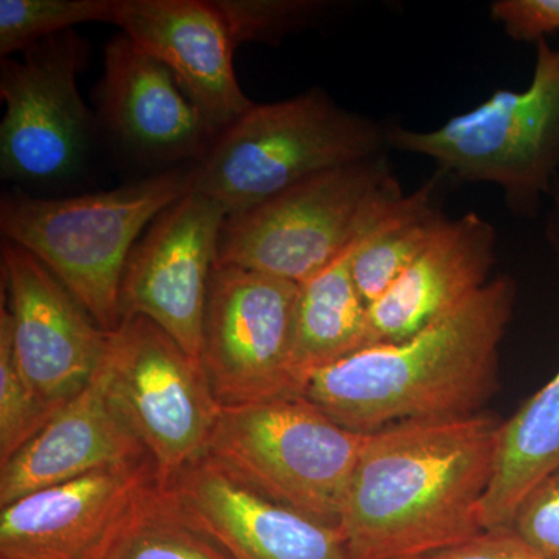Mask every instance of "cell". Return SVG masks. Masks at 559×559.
<instances>
[{"mask_svg": "<svg viewBox=\"0 0 559 559\" xmlns=\"http://www.w3.org/2000/svg\"><path fill=\"white\" fill-rule=\"evenodd\" d=\"M503 419H409L367 433L342 507L352 559H415L485 532Z\"/></svg>", "mask_w": 559, "mask_h": 559, "instance_id": "6da1fadb", "label": "cell"}, {"mask_svg": "<svg viewBox=\"0 0 559 559\" xmlns=\"http://www.w3.org/2000/svg\"><path fill=\"white\" fill-rule=\"evenodd\" d=\"M514 300L513 280H489L414 336L369 345L311 371L299 396L362 433L409 419L477 414L498 390L499 347Z\"/></svg>", "mask_w": 559, "mask_h": 559, "instance_id": "7a4b0ae2", "label": "cell"}, {"mask_svg": "<svg viewBox=\"0 0 559 559\" xmlns=\"http://www.w3.org/2000/svg\"><path fill=\"white\" fill-rule=\"evenodd\" d=\"M194 167L80 197L3 194L0 231L49 267L98 326L114 333L121 325L120 286L131 250L165 209L193 191Z\"/></svg>", "mask_w": 559, "mask_h": 559, "instance_id": "3957f363", "label": "cell"}, {"mask_svg": "<svg viewBox=\"0 0 559 559\" xmlns=\"http://www.w3.org/2000/svg\"><path fill=\"white\" fill-rule=\"evenodd\" d=\"M388 130L349 112L326 92L253 105L221 132L194 167L193 191L227 216L245 212L307 179L384 156Z\"/></svg>", "mask_w": 559, "mask_h": 559, "instance_id": "277c9868", "label": "cell"}, {"mask_svg": "<svg viewBox=\"0 0 559 559\" xmlns=\"http://www.w3.org/2000/svg\"><path fill=\"white\" fill-rule=\"evenodd\" d=\"M404 197L384 156L322 173L227 216L216 264L300 285L344 255Z\"/></svg>", "mask_w": 559, "mask_h": 559, "instance_id": "5b68a950", "label": "cell"}, {"mask_svg": "<svg viewBox=\"0 0 559 559\" xmlns=\"http://www.w3.org/2000/svg\"><path fill=\"white\" fill-rule=\"evenodd\" d=\"M388 145L436 162L463 182L492 183L516 212H532L559 178V49L536 43L525 91H498L432 131L388 130Z\"/></svg>", "mask_w": 559, "mask_h": 559, "instance_id": "8992f818", "label": "cell"}, {"mask_svg": "<svg viewBox=\"0 0 559 559\" xmlns=\"http://www.w3.org/2000/svg\"><path fill=\"white\" fill-rule=\"evenodd\" d=\"M366 437L304 396H285L221 407L207 457L266 498L337 528Z\"/></svg>", "mask_w": 559, "mask_h": 559, "instance_id": "52a82bcc", "label": "cell"}, {"mask_svg": "<svg viewBox=\"0 0 559 559\" xmlns=\"http://www.w3.org/2000/svg\"><path fill=\"white\" fill-rule=\"evenodd\" d=\"M110 399L145 447L160 484L209 455L221 406L201 362L156 323L127 319L110 333L103 360Z\"/></svg>", "mask_w": 559, "mask_h": 559, "instance_id": "ba28073f", "label": "cell"}, {"mask_svg": "<svg viewBox=\"0 0 559 559\" xmlns=\"http://www.w3.org/2000/svg\"><path fill=\"white\" fill-rule=\"evenodd\" d=\"M90 46L70 31L0 60V176L47 186L79 175L90 159L97 120L81 98L76 76Z\"/></svg>", "mask_w": 559, "mask_h": 559, "instance_id": "9c48e42d", "label": "cell"}, {"mask_svg": "<svg viewBox=\"0 0 559 559\" xmlns=\"http://www.w3.org/2000/svg\"><path fill=\"white\" fill-rule=\"evenodd\" d=\"M299 285L215 264L210 278L201 366L221 407L299 395L294 319Z\"/></svg>", "mask_w": 559, "mask_h": 559, "instance_id": "30bf717a", "label": "cell"}, {"mask_svg": "<svg viewBox=\"0 0 559 559\" xmlns=\"http://www.w3.org/2000/svg\"><path fill=\"white\" fill-rule=\"evenodd\" d=\"M227 210L190 191L164 210L131 250L120 286L121 322L143 316L201 362L210 278Z\"/></svg>", "mask_w": 559, "mask_h": 559, "instance_id": "8fae6325", "label": "cell"}, {"mask_svg": "<svg viewBox=\"0 0 559 559\" xmlns=\"http://www.w3.org/2000/svg\"><path fill=\"white\" fill-rule=\"evenodd\" d=\"M0 255L14 359L33 392L58 412L94 380L110 333L28 250L3 240Z\"/></svg>", "mask_w": 559, "mask_h": 559, "instance_id": "7c38bea8", "label": "cell"}, {"mask_svg": "<svg viewBox=\"0 0 559 559\" xmlns=\"http://www.w3.org/2000/svg\"><path fill=\"white\" fill-rule=\"evenodd\" d=\"M95 105L110 138L145 164H200L218 138L171 70L124 33L106 46Z\"/></svg>", "mask_w": 559, "mask_h": 559, "instance_id": "4fadbf2b", "label": "cell"}, {"mask_svg": "<svg viewBox=\"0 0 559 559\" xmlns=\"http://www.w3.org/2000/svg\"><path fill=\"white\" fill-rule=\"evenodd\" d=\"M153 460L108 466L39 489L0 510V559H98Z\"/></svg>", "mask_w": 559, "mask_h": 559, "instance_id": "5bb4252c", "label": "cell"}, {"mask_svg": "<svg viewBox=\"0 0 559 559\" xmlns=\"http://www.w3.org/2000/svg\"><path fill=\"white\" fill-rule=\"evenodd\" d=\"M112 24L171 70L216 134L252 108L235 75V49L212 0H117Z\"/></svg>", "mask_w": 559, "mask_h": 559, "instance_id": "9a60e30c", "label": "cell"}, {"mask_svg": "<svg viewBox=\"0 0 559 559\" xmlns=\"http://www.w3.org/2000/svg\"><path fill=\"white\" fill-rule=\"evenodd\" d=\"M234 559H352L340 528L282 506L205 457L170 484Z\"/></svg>", "mask_w": 559, "mask_h": 559, "instance_id": "2e32d148", "label": "cell"}, {"mask_svg": "<svg viewBox=\"0 0 559 559\" xmlns=\"http://www.w3.org/2000/svg\"><path fill=\"white\" fill-rule=\"evenodd\" d=\"M151 459L109 395L100 370L0 469V506L90 474Z\"/></svg>", "mask_w": 559, "mask_h": 559, "instance_id": "e0dca14e", "label": "cell"}, {"mask_svg": "<svg viewBox=\"0 0 559 559\" xmlns=\"http://www.w3.org/2000/svg\"><path fill=\"white\" fill-rule=\"evenodd\" d=\"M495 248V227L477 213L448 219L388 293L370 305L369 345L407 340L479 293L489 282Z\"/></svg>", "mask_w": 559, "mask_h": 559, "instance_id": "ac0fdd59", "label": "cell"}, {"mask_svg": "<svg viewBox=\"0 0 559 559\" xmlns=\"http://www.w3.org/2000/svg\"><path fill=\"white\" fill-rule=\"evenodd\" d=\"M559 205V194L557 197ZM559 468V370L502 423L491 481L484 499L485 532L510 530L521 503Z\"/></svg>", "mask_w": 559, "mask_h": 559, "instance_id": "d6986e66", "label": "cell"}, {"mask_svg": "<svg viewBox=\"0 0 559 559\" xmlns=\"http://www.w3.org/2000/svg\"><path fill=\"white\" fill-rule=\"evenodd\" d=\"M355 245L299 285L293 352L299 392L301 381L311 371L369 345V307L352 274Z\"/></svg>", "mask_w": 559, "mask_h": 559, "instance_id": "ffe728a7", "label": "cell"}, {"mask_svg": "<svg viewBox=\"0 0 559 559\" xmlns=\"http://www.w3.org/2000/svg\"><path fill=\"white\" fill-rule=\"evenodd\" d=\"M98 559H234L187 510L171 485L151 480L114 528Z\"/></svg>", "mask_w": 559, "mask_h": 559, "instance_id": "44dd1931", "label": "cell"}, {"mask_svg": "<svg viewBox=\"0 0 559 559\" xmlns=\"http://www.w3.org/2000/svg\"><path fill=\"white\" fill-rule=\"evenodd\" d=\"M432 200L433 182H428L406 194L399 207L356 242L352 274L367 307L388 293L450 219Z\"/></svg>", "mask_w": 559, "mask_h": 559, "instance_id": "7402d4cb", "label": "cell"}, {"mask_svg": "<svg viewBox=\"0 0 559 559\" xmlns=\"http://www.w3.org/2000/svg\"><path fill=\"white\" fill-rule=\"evenodd\" d=\"M117 0H0V57L24 53L87 22H110Z\"/></svg>", "mask_w": 559, "mask_h": 559, "instance_id": "603a6c76", "label": "cell"}, {"mask_svg": "<svg viewBox=\"0 0 559 559\" xmlns=\"http://www.w3.org/2000/svg\"><path fill=\"white\" fill-rule=\"evenodd\" d=\"M57 411L44 404L22 377L13 348L9 308H0V465L39 432Z\"/></svg>", "mask_w": 559, "mask_h": 559, "instance_id": "cb8c5ba5", "label": "cell"}, {"mask_svg": "<svg viewBox=\"0 0 559 559\" xmlns=\"http://www.w3.org/2000/svg\"><path fill=\"white\" fill-rule=\"evenodd\" d=\"M234 49L241 44L277 46L330 9L320 0H212Z\"/></svg>", "mask_w": 559, "mask_h": 559, "instance_id": "d4e9b609", "label": "cell"}, {"mask_svg": "<svg viewBox=\"0 0 559 559\" xmlns=\"http://www.w3.org/2000/svg\"><path fill=\"white\" fill-rule=\"evenodd\" d=\"M511 530L544 557L559 559V468L524 499Z\"/></svg>", "mask_w": 559, "mask_h": 559, "instance_id": "484cf974", "label": "cell"}, {"mask_svg": "<svg viewBox=\"0 0 559 559\" xmlns=\"http://www.w3.org/2000/svg\"><path fill=\"white\" fill-rule=\"evenodd\" d=\"M491 17L511 38L538 43L559 32V0H496Z\"/></svg>", "mask_w": 559, "mask_h": 559, "instance_id": "4316f807", "label": "cell"}, {"mask_svg": "<svg viewBox=\"0 0 559 559\" xmlns=\"http://www.w3.org/2000/svg\"><path fill=\"white\" fill-rule=\"evenodd\" d=\"M415 559H549L532 549L513 530L484 532L466 543Z\"/></svg>", "mask_w": 559, "mask_h": 559, "instance_id": "83f0119b", "label": "cell"}]
</instances>
